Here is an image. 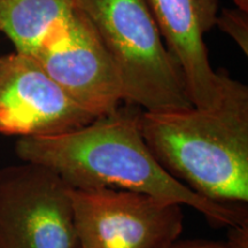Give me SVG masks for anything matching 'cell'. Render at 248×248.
Masks as SVG:
<instances>
[{"instance_id": "obj_12", "label": "cell", "mask_w": 248, "mask_h": 248, "mask_svg": "<svg viewBox=\"0 0 248 248\" xmlns=\"http://www.w3.org/2000/svg\"><path fill=\"white\" fill-rule=\"evenodd\" d=\"M235 7L241 9V11L248 12V0H233Z\"/></svg>"}, {"instance_id": "obj_4", "label": "cell", "mask_w": 248, "mask_h": 248, "mask_svg": "<svg viewBox=\"0 0 248 248\" xmlns=\"http://www.w3.org/2000/svg\"><path fill=\"white\" fill-rule=\"evenodd\" d=\"M78 248H168L183 231L182 206L115 188H71Z\"/></svg>"}, {"instance_id": "obj_3", "label": "cell", "mask_w": 248, "mask_h": 248, "mask_svg": "<svg viewBox=\"0 0 248 248\" xmlns=\"http://www.w3.org/2000/svg\"><path fill=\"white\" fill-rule=\"evenodd\" d=\"M115 64L123 101L147 113L193 107L148 0H75Z\"/></svg>"}, {"instance_id": "obj_6", "label": "cell", "mask_w": 248, "mask_h": 248, "mask_svg": "<svg viewBox=\"0 0 248 248\" xmlns=\"http://www.w3.org/2000/svg\"><path fill=\"white\" fill-rule=\"evenodd\" d=\"M94 119L36 58L16 51L0 57V133L52 137L75 131Z\"/></svg>"}, {"instance_id": "obj_10", "label": "cell", "mask_w": 248, "mask_h": 248, "mask_svg": "<svg viewBox=\"0 0 248 248\" xmlns=\"http://www.w3.org/2000/svg\"><path fill=\"white\" fill-rule=\"evenodd\" d=\"M215 27L237 43L245 55L248 54V12L239 8H223L218 12Z\"/></svg>"}, {"instance_id": "obj_2", "label": "cell", "mask_w": 248, "mask_h": 248, "mask_svg": "<svg viewBox=\"0 0 248 248\" xmlns=\"http://www.w3.org/2000/svg\"><path fill=\"white\" fill-rule=\"evenodd\" d=\"M140 128L161 166L215 202H248V89L226 74L222 97L208 107L141 111Z\"/></svg>"}, {"instance_id": "obj_5", "label": "cell", "mask_w": 248, "mask_h": 248, "mask_svg": "<svg viewBox=\"0 0 248 248\" xmlns=\"http://www.w3.org/2000/svg\"><path fill=\"white\" fill-rule=\"evenodd\" d=\"M69 192L40 164L0 169V248H78Z\"/></svg>"}, {"instance_id": "obj_1", "label": "cell", "mask_w": 248, "mask_h": 248, "mask_svg": "<svg viewBox=\"0 0 248 248\" xmlns=\"http://www.w3.org/2000/svg\"><path fill=\"white\" fill-rule=\"evenodd\" d=\"M141 111L119 107L83 128L52 137L18 138L22 162L46 167L71 188H115L191 207L216 226L248 225L244 206L215 202L167 171L142 137Z\"/></svg>"}, {"instance_id": "obj_8", "label": "cell", "mask_w": 248, "mask_h": 248, "mask_svg": "<svg viewBox=\"0 0 248 248\" xmlns=\"http://www.w3.org/2000/svg\"><path fill=\"white\" fill-rule=\"evenodd\" d=\"M164 44L177 61L193 107L221 99L225 71L210 64L203 35L215 27L218 0H148Z\"/></svg>"}, {"instance_id": "obj_7", "label": "cell", "mask_w": 248, "mask_h": 248, "mask_svg": "<svg viewBox=\"0 0 248 248\" xmlns=\"http://www.w3.org/2000/svg\"><path fill=\"white\" fill-rule=\"evenodd\" d=\"M35 58L68 95L95 119L113 113L123 101L115 64L78 8L67 36Z\"/></svg>"}, {"instance_id": "obj_11", "label": "cell", "mask_w": 248, "mask_h": 248, "mask_svg": "<svg viewBox=\"0 0 248 248\" xmlns=\"http://www.w3.org/2000/svg\"><path fill=\"white\" fill-rule=\"evenodd\" d=\"M168 248H248V225L230 228V235L226 241L208 239L177 240Z\"/></svg>"}, {"instance_id": "obj_9", "label": "cell", "mask_w": 248, "mask_h": 248, "mask_svg": "<svg viewBox=\"0 0 248 248\" xmlns=\"http://www.w3.org/2000/svg\"><path fill=\"white\" fill-rule=\"evenodd\" d=\"M76 14L75 0H0V33L35 58L67 36Z\"/></svg>"}]
</instances>
